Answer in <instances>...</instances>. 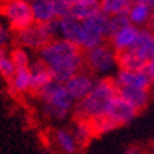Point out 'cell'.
<instances>
[{
  "label": "cell",
  "instance_id": "4fadbf2b",
  "mask_svg": "<svg viewBox=\"0 0 154 154\" xmlns=\"http://www.w3.org/2000/svg\"><path fill=\"white\" fill-rule=\"evenodd\" d=\"M127 15L132 25L138 28H147L154 17V7L149 3H132Z\"/></svg>",
  "mask_w": 154,
  "mask_h": 154
},
{
  "label": "cell",
  "instance_id": "ba28073f",
  "mask_svg": "<svg viewBox=\"0 0 154 154\" xmlns=\"http://www.w3.org/2000/svg\"><path fill=\"white\" fill-rule=\"evenodd\" d=\"M139 32H140V28L132 25V23L122 26L121 29H119L117 32L113 33L109 37L110 47L114 50L117 55L128 51V50H132V47L138 40Z\"/></svg>",
  "mask_w": 154,
  "mask_h": 154
},
{
  "label": "cell",
  "instance_id": "44dd1931",
  "mask_svg": "<svg viewBox=\"0 0 154 154\" xmlns=\"http://www.w3.org/2000/svg\"><path fill=\"white\" fill-rule=\"evenodd\" d=\"M147 62L143 61L134 50L119 54V67L124 70H143Z\"/></svg>",
  "mask_w": 154,
  "mask_h": 154
},
{
  "label": "cell",
  "instance_id": "7c38bea8",
  "mask_svg": "<svg viewBox=\"0 0 154 154\" xmlns=\"http://www.w3.org/2000/svg\"><path fill=\"white\" fill-rule=\"evenodd\" d=\"M29 69L32 73V92L38 94L45 87L50 85L52 81H55L52 72L42 59H36L35 62H32Z\"/></svg>",
  "mask_w": 154,
  "mask_h": 154
},
{
  "label": "cell",
  "instance_id": "277c9868",
  "mask_svg": "<svg viewBox=\"0 0 154 154\" xmlns=\"http://www.w3.org/2000/svg\"><path fill=\"white\" fill-rule=\"evenodd\" d=\"M58 37L57 21L48 23H32L28 28L15 32V38L21 47L26 50H35L40 51L45 44Z\"/></svg>",
  "mask_w": 154,
  "mask_h": 154
},
{
  "label": "cell",
  "instance_id": "4316f807",
  "mask_svg": "<svg viewBox=\"0 0 154 154\" xmlns=\"http://www.w3.org/2000/svg\"><path fill=\"white\" fill-rule=\"evenodd\" d=\"M52 4H54L57 19H61V18H65V17L70 15L72 4L69 3L67 0H52Z\"/></svg>",
  "mask_w": 154,
  "mask_h": 154
},
{
  "label": "cell",
  "instance_id": "cb8c5ba5",
  "mask_svg": "<svg viewBox=\"0 0 154 154\" xmlns=\"http://www.w3.org/2000/svg\"><path fill=\"white\" fill-rule=\"evenodd\" d=\"M10 57L13 59L14 65H15L17 69H28L30 66V57L28 54V50L21 45L18 47H14L11 51H10Z\"/></svg>",
  "mask_w": 154,
  "mask_h": 154
},
{
  "label": "cell",
  "instance_id": "8fae6325",
  "mask_svg": "<svg viewBox=\"0 0 154 154\" xmlns=\"http://www.w3.org/2000/svg\"><path fill=\"white\" fill-rule=\"evenodd\" d=\"M105 114L109 116L119 127H122V125L131 122L139 114V112L135 109L131 103H128L125 99H122L119 94V96L110 103L109 109H107V112Z\"/></svg>",
  "mask_w": 154,
  "mask_h": 154
},
{
  "label": "cell",
  "instance_id": "9c48e42d",
  "mask_svg": "<svg viewBox=\"0 0 154 154\" xmlns=\"http://www.w3.org/2000/svg\"><path fill=\"white\" fill-rule=\"evenodd\" d=\"M57 29H58V37L74 43L79 47L83 45L84 28L81 21L73 18L72 15L65 17V18L57 19Z\"/></svg>",
  "mask_w": 154,
  "mask_h": 154
},
{
  "label": "cell",
  "instance_id": "4dcf8cb0",
  "mask_svg": "<svg viewBox=\"0 0 154 154\" xmlns=\"http://www.w3.org/2000/svg\"><path fill=\"white\" fill-rule=\"evenodd\" d=\"M132 3H149L154 7V0H132Z\"/></svg>",
  "mask_w": 154,
  "mask_h": 154
},
{
  "label": "cell",
  "instance_id": "d6986e66",
  "mask_svg": "<svg viewBox=\"0 0 154 154\" xmlns=\"http://www.w3.org/2000/svg\"><path fill=\"white\" fill-rule=\"evenodd\" d=\"M99 11L100 0H83V2L72 4L70 7V15L79 21H85L98 14Z\"/></svg>",
  "mask_w": 154,
  "mask_h": 154
},
{
  "label": "cell",
  "instance_id": "e0dca14e",
  "mask_svg": "<svg viewBox=\"0 0 154 154\" xmlns=\"http://www.w3.org/2000/svg\"><path fill=\"white\" fill-rule=\"evenodd\" d=\"M8 88L14 94H26L32 91V73L30 69H17L8 80Z\"/></svg>",
  "mask_w": 154,
  "mask_h": 154
},
{
  "label": "cell",
  "instance_id": "5b68a950",
  "mask_svg": "<svg viewBox=\"0 0 154 154\" xmlns=\"http://www.w3.org/2000/svg\"><path fill=\"white\" fill-rule=\"evenodd\" d=\"M85 67L94 76L109 77L119 66V55L110 47V44H99L84 52Z\"/></svg>",
  "mask_w": 154,
  "mask_h": 154
},
{
  "label": "cell",
  "instance_id": "9a60e30c",
  "mask_svg": "<svg viewBox=\"0 0 154 154\" xmlns=\"http://www.w3.org/2000/svg\"><path fill=\"white\" fill-rule=\"evenodd\" d=\"M120 96L131 103L139 113L147 107L151 99L150 90H138V88H119Z\"/></svg>",
  "mask_w": 154,
  "mask_h": 154
},
{
  "label": "cell",
  "instance_id": "f1b7e54d",
  "mask_svg": "<svg viewBox=\"0 0 154 154\" xmlns=\"http://www.w3.org/2000/svg\"><path fill=\"white\" fill-rule=\"evenodd\" d=\"M144 73L147 74V77L150 79V81L154 84V58H151V59H149L147 63H146V66H144Z\"/></svg>",
  "mask_w": 154,
  "mask_h": 154
},
{
  "label": "cell",
  "instance_id": "d4e9b609",
  "mask_svg": "<svg viewBox=\"0 0 154 154\" xmlns=\"http://www.w3.org/2000/svg\"><path fill=\"white\" fill-rule=\"evenodd\" d=\"M17 67L14 65L13 59L10 57V52H3L0 54V76L6 79V80H10L13 74L15 73Z\"/></svg>",
  "mask_w": 154,
  "mask_h": 154
},
{
  "label": "cell",
  "instance_id": "7a4b0ae2",
  "mask_svg": "<svg viewBox=\"0 0 154 154\" xmlns=\"http://www.w3.org/2000/svg\"><path fill=\"white\" fill-rule=\"evenodd\" d=\"M120 91L114 79L110 77H99L91 92L76 103L74 113L76 119L92 120L98 116H102L107 112L110 103L119 96Z\"/></svg>",
  "mask_w": 154,
  "mask_h": 154
},
{
  "label": "cell",
  "instance_id": "52a82bcc",
  "mask_svg": "<svg viewBox=\"0 0 154 154\" xmlns=\"http://www.w3.org/2000/svg\"><path fill=\"white\" fill-rule=\"evenodd\" d=\"M96 83V79L94 77V74L90 70L83 69L81 72L76 73L74 76H72L67 81H65V87H66L67 92L70 94V96L74 100L80 102L81 99H84L88 94L91 92V90L94 88Z\"/></svg>",
  "mask_w": 154,
  "mask_h": 154
},
{
  "label": "cell",
  "instance_id": "ffe728a7",
  "mask_svg": "<svg viewBox=\"0 0 154 154\" xmlns=\"http://www.w3.org/2000/svg\"><path fill=\"white\" fill-rule=\"evenodd\" d=\"M72 132H73L74 138H76L77 143H79V147H83V146L88 144V142L95 136L90 120H84V119H76Z\"/></svg>",
  "mask_w": 154,
  "mask_h": 154
},
{
  "label": "cell",
  "instance_id": "8992f818",
  "mask_svg": "<svg viewBox=\"0 0 154 154\" xmlns=\"http://www.w3.org/2000/svg\"><path fill=\"white\" fill-rule=\"evenodd\" d=\"M0 13L14 32H19L35 23L30 0H3Z\"/></svg>",
  "mask_w": 154,
  "mask_h": 154
},
{
  "label": "cell",
  "instance_id": "30bf717a",
  "mask_svg": "<svg viewBox=\"0 0 154 154\" xmlns=\"http://www.w3.org/2000/svg\"><path fill=\"white\" fill-rule=\"evenodd\" d=\"M114 81L119 88H138L150 90L153 83L144 73V70H124L119 69L114 76Z\"/></svg>",
  "mask_w": 154,
  "mask_h": 154
},
{
  "label": "cell",
  "instance_id": "1f68e13d",
  "mask_svg": "<svg viewBox=\"0 0 154 154\" xmlns=\"http://www.w3.org/2000/svg\"><path fill=\"white\" fill-rule=\"evenodd\" d=\"M147 28L150 29L151 32L154 33V17H153V18H151V21H150V23H149V26H147Z\"/></svg>",
  "mask_w": 154,
  "mask_h": 154
},
{
  "label": "cell",
  "instance_id": "6da1fadb",
  "mask_svg": "<svg viewBox=\"0 0 154 154\" xmlns=\"http://www.w3.org/2000/svg\"><path fill=\"white\" fill-rule=\"evenodd\" d=\"M84 52L74 43L57 37L38 51V59L50 67L55 81L65 83L85 67Z\"/></svg>",
  "mask_w": 154,
  "mask_h": 154
},
{
  "label": "cell",
  "instance_id": "603a6c76",
  "mask_svg": "<svg viewBox=\"0 0 154 154\" xmlns=\"http://www.w3.org/2000/svg\"><path fill=\"white\" fill-rule=\"evenodd\" d=\"M90 122H91V125H92V129H94L95 136L96 135L109 134V132H112V131H114V129L119 128V125L116 124L107 114L98 116V117H95V119L90 120Z\"/></svg>",
  "mask_w": 154,
  "mask_h": 154
},
{
  "label": "cell",
  "instance_id": "83f0119b",
  "mask_svg": "<svg viewBox=\"0 0 154 154\" xmlns=\"http://www.w3.org/2000/svg\"><path fill=\"white\" fill-rule=\"evenodd\" d=\"M11 43V32L7 26L0 23V54L7 52V47Z\"/></svg>",
  "mask_w": 154,
  "mask_h": 154
},
{
  "label": "cell",
  "instance_id": "ac0fdd59",
  "mask_svg": "<svg viewBox=\"0 0 154 154\" xmlns=\"http://www.w3.org/2000/svg\"><path fill=\"white\" fill-rule=\"evenodd\" d=\"M54 140L58 149L63 154H76L79 150V143L73 132L66 128H58L54 132Z\"/></svg>",
  "mask_w": 154,
  "mask_h": 154
},
{
  "label": "cell",
  "instance_id": "3957f363",
  "mask_svg": "<svg viewBox=\"0 0 154 154\" xmlns=\"http://www.w3.org/2000/svg\"><path fill=\"white\" fill-rule=\"evenodd\" d=\"M42 100L43 112L48 119L62 121L76 107V100L67 92L63 83L52 81L48 87L37 94Z\"/></svg>",
  "mask_w": 154,
  "mask_h": 154
},
{
  "label": "cell",
  "instance_id": "2e32d148",
  "mask_svg": "<svg viewBox=\"0 0 154 154\" xmlns=\"http://www.w3.org/2000/svg\"><path fill=\"white\" fill-rule=\"evenodd\" d=\"M30 6H32L35 22L48 23L52 21H57L52 0H30Z\"/></svg>",
  "mask_w": 154,
  "mask_h": 154
},
{
  "label": "cell",
  "instance_id": "7402d4cb",
  "mask_svg": "<svg viewBox=\"0 0 154 154\" xmlns=\"http://www.w3.org/2000/svg\"><path fill=\"white\" fill-rule=\"evenodd\" d=\"M132 6V0H100V11L107 17L127 14Z\"/></svg>",
  "mask_w": 154,
  "mask_h": 154
},
{
  "label": "cell",
  "instance_id": "d6a6232c",
  "mask_svg": "<svg viewBox=\"0 0 154 154\" xmlns=\"http://www.w3.org/2000/svg\"><path fill=\"white\" fill-rule=\"evenodd\" d=\"M70 4H74V3H79V2H83V0H67Z\"/></svg>",
  "mask_w": 154,
  "mask_h": 154
},
{
  "label": "cell",
  "instance_id": "484cf974",
  "mask_svg": "<svg viewBox=\"0 0 154 154\" xmlns=\"http://www.w3.org/2000/svg\"><path fill=\"white\" fill-rule=\"evenodd\" d=\"M129 22V18L127 14H121V15H114V17H109V37L116 33L119 29H121L122 26L128 25ZM109 40V38H107Z\"/></svg>",
  "mask_w": 154,
  "mask_h": 154
},
{
  "label": "cell",
  "instance_id": "f546056e",
  "mask_svg": "<svg viewBox=\"0 0 154 154\" xmlns=\"http://www.w3.org/2000/svg\"><path fill=\"white\" fill-rule=\"evenodd\" d=\"M122 154H140V150H139L138 147L132 146V147H128V149H127V150H125Z\"/></svg>",
  "mask_w": 154,
  "mask_h": 154
},
{
  "label": "cell",
  "instance_id": "5bb4252c",
  "mask_svg": "<svg viewBox=\"0 0 154 154\" xmlns=\"http://www.w3.org/2000/svg\"><path fill=\"white\" fill-rule=\"evenodd\" d=\"M132 50L146 62L151 58H154V33L150 29L140 28L138 40L132 47Z\"/></svg>",
  "mask_w": 154,
  "mask_h": 154
}]
</instances>
